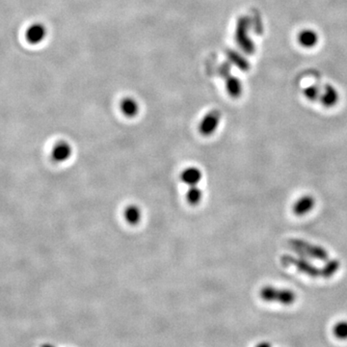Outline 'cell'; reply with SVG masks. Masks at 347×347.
Listing matches in <instances>:
<instances>
[{"label":"cell","instance_id":"cell-13","mask_svg":"<svg viewBox=\"0 0 347 347\" xmlns=\"http://www.w3.org/2000/svg\"><path fill=\"white\" fill-rule=\"evenodd\" d=\"M121 109L126 117H134L138 113V106L133 99H125L121 105Z\"/></svg>","mask_w":347,"mask_h":347},{"label":"cell","instance_id":"cell-9","mask_svg":"<svg viewBox=\"0 0 347 347\" xmlns=\"http://www.w3.org/2000/svg\"><path fill=\"white\" fill-rule=\"evenodd\" d=\"M124 216H125V221L127 222L129 225L135 226L141 221L142 212L139 206L135 204H130L126 206L124 212Z\"/></svg>","mask_w":347,"mask_h":347},{"label":"cell","instance_id":"cell-1","mask_svg":"<svg viewBox=\"0 0 347 347\" xmlns=\"http://www.w3.org/2000/svg\"><path fill=\"white\" fill-rule=\"evenodd\" d=\"M289 246L290 249L296 253L298 256L311 259V260L325 261L329 259V253L324 247L314 244L311 242L300 239V238H291L289 240Z\"/></svg>","mask_w":347,"mask_h":347},{"label":"cell","instance_id":"cell-4","mask_svg":"<svg viewBox=\"0 0 347 347\" xmlns=\"http://www.w3.org/2000/svg\"><path fill=\"white\" fill-rule=\"evenodd\" d=\"M48 35V29L42 22H34L33 24L29 25L25 32V40L26 42L36 46L41 44Z\"/></svg>","mask_w":347,"mask_h":347},{"label":"cell","instance_id":"cell-10","mask_svg":"<svg viewBox=\"0 0 347 347\" xmlns=\"http://www.w3.org/2000/svg\"><path fill=\"white\" fill-rule=\"evenodd\" d=\"M340 268V262L337 260H325L324 265L321 267V277L324 279L332 278Z\"/></svg>","mask_w":347,"mask_h":347},{"label":"cell","instance_id":"cell-15","mask_svg":"<svg viewBox=\"0 0 347 347\" xmlns=\"http://www.w3.org/2000/svg\"><path fill=\"white\" fill-rule=\"evenodd\" d=\"M42 347H55L53 346V345H51V344H48V343H47V344H44L43 346Z\"/></svg>","mask_w":347,"mask_h":347},{"label":"cell","instance_id":"cell-8","mask_svg":"<svg viewBox=\"0 0 347 347\" xmlns=\"http://www.w3.org/2000/svg\"><path fill=\"white\" fill-rule=\"evenodd\" d=\"M202 171L196 167H188L184 169L181 175V180L188 186H196L202 181Z\"/></svg>","mask_w":347,"mask_h":347},{"label":"cell","instance_id":"cell-3","mask_svg":"<svg viewBox=\"0 0 347 347\" xmlns=\"http://www.w3.org/2000/svg\"><path fill=\"white\" fill-rule=\"evenodd\" d=\"M281 261L284 265L293 266L294 268L298 270L299 272L309 276L311 278L321 277V267L315 265L313 262L308 260L307 258H304L301 256L295 257V256L285 255L282 257Z\"/></svg>","mask_w":347,"mask_h":347},{"label":"cell","instance_id":"cell-12","mask_svg":"<svg viewBox=\"0 0 347 347\" xmlns=\"http://www.w3.org/2000/svg\"><path fill=\"white\" fill-rule=\"evenodd\" d=\"M333 334L339 340L347 339V320H340L333 327Z\"/></svg>","mask_w":347,"mask_h":347},{"label":"cell","instance_id":"cell-14","mask_svg":"<svg viewBox=\"0 0 347 347\" xmlns=\"http://www.w3.org/2000/svg\"><path fill=\"white\" fill-rule=\"evenodd\" d=\"M256 347H272L271 346V343H269L268 341H261L260 343H258Z\"/></svg>","mask_w":347,"mask_h":347},{"label":"cell","instance_id":"cell-2","mask_svg":"<svg viewBox=\"0 0 347 347\" xmlns=\"http://www.w3.org/2000/svg\"><path fill=\"white\" fill-rule=\"evenodd\" d=\"M260 297L267 303H278L284 306H290L295 303L297 295L289 289L265 286L260 289Z\"/></svg>","mask_w":347,"mask_h":347},{"label":"cell","instance_id":"cell-5","mask_svg":"<svg viewBox=\"0 0 347 347\" xmlns=\"http://www.w3.org/2000/svg\"><path fill=\"white\" fill-rule=\"evenodd\" d=\"M316 199L311 195H304L298 198L292 205V212L298 216L303 217L314 211L316 206Z\"/></svg>","mask_w":347,"mask_h":347},{"label":"cell","instance_id":"cell-7","mask_svg":"<svg viewBox=\"0 0 347 347\" xmlns=\"http://www.w3.org/2000/svg\"><path fill=\"white\" fill-rule=\"evenodd\" d=\"M220 115L218 112H212L202 120L200 125V132L204 136L212 135L219 125Z\"/></svg>","mask_w":347,"mask_h":347},{"label":"cell","instance_id":"cell-11","mask_svg":"<svg viewBox=\"0 0 347 347\" xmlns=\"http://www.w3.org/2000/svg\"><path fill=\"white\" fill-rule=\"evenodd\" d=\"M202 199V191L201 188L196 186H189V189L186 193V200L192 205L200 203Z\"/></svg>","mask_w":347,"mask_h":347},{"label":"cell","instance_id":"cell-6","mask_svg":"<svg viewBox=\"0 0 347 347\" xmlns=\"http://www.w3.org/2000/svg\"><path fill=\"white\" fill-rule=\"evenodd\" d=\"M72 155V147L71 145L65 142L60 141L53 146L51 151V156L54 161L56 162H64L68 159Z\"/></svg>","mask_w":347,"mask_h":347}]
</instances>
